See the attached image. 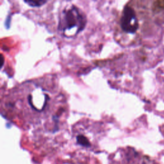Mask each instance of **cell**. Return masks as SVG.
<instances>
[{"label":"cell","mask_w":164,"mask_h":164,"mask_svg":"<svg viewBox=\"0 0 164 164\" xmlns=\"http://www.w3.org/2000/svg\"><path fill=\"white\" fill-rule=\"evenodd\" d=\"M119 26L121 31L128 35L135 34L139 28L138 17L135 10L130 5H126L119 21Z\"/></svg>","instance_id":"3"},{"label":"cell","mask_w":164,"mask_h":164,"mask_svg":"<svg viewBox=\"0 0 164 164\" xmlns=\"http://www.w3.org/2000/svg\"><path fill=\"white\" fill-rule=\"evenodd\" d=\"M85 14L79 8L71 5L62 10L59 18L58 29L62 35L72 37L83 31L87 24Z\"/></svg>","instance_id":"1"},{"label":"cell","mask_w":164,"mask_h":164,"mask_svg":"<svg viewBox=\"0 0 164 164\" xmlns=\"http://www.w3.org/2000/svg\"><path fill=\"white\" fill-rule=\"evenodd\" d=\"M26 3H27L28 5L33 6V7H38L43 5L44 4H45L47 1H43V0H37V1H25Z\"/></svg>","instance_id":"4"},{"label":"cell","mask_w":164,"mask_h":164,"mask_svg":"<svg viewBox=\"0 0 164 164\" xmlns=\"http://www.w3.org/2000/svg\"><path fill=\"white\" fill-rule=\"evenodd\" d=\"M34 86L35 88H30V92L27 94L26 107L32 111V113H41L46 110L51 99L46 89L36 84H34Z\"/></svg>","instance_id":"2"}]
</instances>
